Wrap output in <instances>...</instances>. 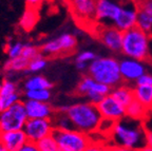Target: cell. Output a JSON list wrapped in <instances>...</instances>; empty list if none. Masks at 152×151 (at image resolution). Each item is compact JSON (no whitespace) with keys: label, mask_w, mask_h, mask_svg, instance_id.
<instances>
[{"label":"cell","mask_w":152,"mask_h":151,"mask_svg":"<svg viewBox=\"0 0 152 151\" xmlns=\"http://www.w3.org/2000/svg\"><path fill=\"white\" fill-rule=\"evenodd\" d=\"M57 112L66 113L71 120L73 128L87 134L98 132L102 117L96 105L91 103H77L56 108Z\"/></svg>","instance_id":"1"},{"label":"cell","mask_w":152,"mask_h":151,"mask_svg":"<svg viewBox=\"0 0 152 151\" xmlns=\"http://www.w3.org/2000/svg\"><path fill=\"white\" fill-rule=\"evenodd\" d=\"M151 36L137 26L124 32L121 52L124 55L140 62H151Z\"/></svg>","instance_id":"2"},{"label":"cell","mask_w":152,"mask_h":151,"mask_svg":"<svg viewBox=\"0 0 152 151\" xmlns=\"http://www.w3.org/2000/svg\"><path fill=\"white\" fill-rule=\"evenodd\" d=\"M88 75L110 88H116L123 83L119 62L114 57H97L88 67Z\"/></svg>","instance_id":"3"},{"label":"cell","mask_w":152,"mask_h":151,"mask_svg":"<svg viewBox=\"0 0 152 151\" xmlns=\"http://www.w3.org/2000/svg\"><path fill=\"white\" fill-rule=\"evenodd\" d=\"M111 136L115 139L116 142L115 145L132 149L142 148L140 146V143L145 141V133H144L142 125L134 127V126L128 125L123 119L115 123Z\"/></svg>","instance_id":"4"},{"label":"cell","mask_w":152,"mask_h":151,"mask_svg":"<svg viewBox=\"0 0 152 151\" xmlns=\"http://www.w3.org/2000/svg\"><path fill=\"white\" fill-rule=\"evenodd\" d=\"M53 136L60 151H85L92 143L90 135L76 129H55Z\"/></svg>","instance_id":"5"},{"label":"cell","mask_w":152,"mask_h":151,"mask_svg":"<svg viewBox=\"0 0 152 151\" xmlns=\"http://www.w3.org/2000/svg\"><path fill=\"white\" fill-rule=\"evenodd\" d=\"M76 47H77V39L75 36L69 33H64L43 43L40 47V53L48 58L68 56L73 54Z\"/></svg>","instance_id":"6"},{"label":"cell","mask_w":152,"mask_h":151,"mask_svg":"<svg viewBox=\"0 0 152 151\" xmlns=\"http://www.w3.org/2000/svg\"><path fill=\"white\" fill-rule=\"evenodd\" d=\"M112 88L100 84L93 79L90 75L83 76L75 89V94L83 96L88 99V103L97 105L104 96L111 94Z\"/></svg>","instance_id":"7"},{"label":"cell","mask_w":152,"mask_h":151,"mask_svg":"<svg viewBox=\"0 0 152 151\" xmlns=\"http://www.w3.org/2000/svg\"><path fill=\"white\" fill-rule=\"evenodd\" d=\"M28 120L23 100L0 113V132L23 130Z\"/></svg>","instance_id":"8"},{"label":"cell","mask_w":152,"mask_h":151,"mask_svg":"<svg viewBox=\"0 0 152 151\" xmlns=\"http://www.w3.org/2000/svg\"><path fill=\"white\" fill-rule=\"evenodd\" d=\"M66 2L73 18L79 24L90 26L97 24L95 18L96 0H66Z\"/></svg>","instance_id":"9"},{"label":"cell","mask_w":152,"mask_h":151,"mask_svg":"<svg viewBox=\"0 0 152 151\" xmlns=\"http://www.w3.org/2000/svg\"><path fill=\"white\" fill-rule=\"evenodd\" d=\"M54 125L52 118H28L23 131L28 142L37 143L45 136L53 134Z\"/></svg>","instance_id":"10"},{"label":"cell","mask_w":152,"mask_h":151,"mask_svg":"<svg viewBox=\"0 0 152 151\" xmlns=\"http://www.w3.org/2000/svg\"><path fill=\"white\" fill-rule=\"evenodd\" d=\"M94 33L96 38L100 43L113 52H121V45H123L124 32L115 28L112 24L104 26V24H96Z\"/></svg>","instance_id":"11"},{"label":"cell","mask_w":152,"mask_h":151,"mask_svg":"<svg viewBox=\"0 0 152 151\" xmlns=\"http://www.w3.org/2000/svg\"><path fill=\"white\" fill-rule=\"evenodd\" d=\"M121 12V4L116 0H96L95 18L98 24L112 26Z\"/></svg>","instance_id":"12"},{"label":"cell","mask_w":152,"mask_h":151,"mask_svg":"<svg viewBox=\"0 0 152 151\" xmlns=\"http://www.w3.org/2000/svg\"><path fill=\"white\" fill-rule=\"evenodd\" d=\"M119 2L121 4V12L113 26L121 32H126L136 26L137 7L135 0H119Z\"/></svg>","instance_id":"13"},{"label":"cell","mask_w":152,"mask_h":151,"mask_svg":"<svg viewBox=\"0 0 152 151\" xmlns=\"http://www.w3.org/2000/svg\"><path fill=\"white\" fill-rule=\"evenodd\" d=\"M22 96L23 93L19 90L18 85L10 78H4L0 83V113L17 103L22 102Z\"/></svg>","instance_id":"14"},{"label":"cell","mask_w":152,"mask_h":151,"mask_svg":"<svg viewBox=\"0 0 152 151\" xmlns=\"http://www.w3.org/2000/svg\"><path fill=\"white\" fill-rule=\"evenodd\" d=\"M98 111L102 118L119 122L126 117V108L119 104L111 94L104 96V98L96 105Z\"/></svg>","instance_id":"15"},{"label":"cell","mask_w":152,"mask_h":151,"mask_svg":"<svg viewBox=\"0 0 152 151\" xmlns=\"http://www.w3.org/2000/svg\"><path fill=\"white\" fill-rule=\"evenodd\" d=\"M119 70L123 81H136L145 74V66L142 62L136 59L127 58L119 62Z\"/></svg>","instance_id":"16"},{"label":"cell","mask_w":152,"mask_h":151,"mask_svg":"<svg viewBox=\"0 0 152 151\" xmlns=\"http://www.w3.org/2000/svg\"><path fill=\"white\" fill-rule=\"evenodd\" d=\"M28 118H52L56 113V109L50 103L23 100Z\"/></svg>","instance_id":"17"},{"label":"cell","mask_w":152,"mask_h":151,"mask_svg":"<svg viewBox=\"0 0 152 151\" xmlns=\"http://www.w3.org/2000/svg\"><path fill=\"white\" fill-rule=\"evenodd\" d=\"M0 142L9 149V151H18L28 143V137L23 130L0 132Z\"/></svg>","instance_id":"18"},{"label":"cell","mask_w":152,"mask_h":151,"mask_svg":"<svg viewBox=\"0 0 152 151\" xmlns=\"http://www.w3.org/2000/svg\"><path fill=\"white\" fill-rule=\"evenodd\" d=\"M39 20V13L38 9H33V7H26L24 10L23 14L19 18L18 26L24 32L32 31L37 24Z\"/></svg>","instance_id":"19"},{"label":"cell","mask_w":152,"mask_h":151,"mask_svg":"<svg viewBox=\"0 0 152 151\" xmlns=\"http://www.w3.org/2000/svg\"><path fill=\"white\" fill-rule=\"evenodd\" d=\"M53 84L42 75H32L26 78L23 83V91L33 90H51Z\"/></svg>","instance_id":"20"},{"label":"cell","mask_w":152,"mask_h":151,"mask_svg":"<svg viewBox=\"0 0 152 151\" xmlns=\"http://www.w3.org/2000/svg\"><path fill=\"white\" fill-rule=\"evenodd\" d=\"M28 65V60L22 56L13 59L7 58L2 65V72L5 74H14L20 73V72H24L26 73Z\"/></svg>","instance_id":"21"},{"label":"cell","mask_w":152,"mask_h":151,"mask_svg":"<svg viewBox=\"0 0 152 151\" xmlns=\"http://www.w3.org/2000/svg\"><path fill=\"white\" fill-rule=\"evenodd\" d=\"M111 95L125 108H127L135 99L133 89L127 86H118L116 88H113L111 91Z\"/></svg>","instance_id":"22"},{"label":"cell","mask_w":152,"mask_h":151,"mask_svg":"<svg viewBox=\"0 0 152 151\" xmlns=\"http://www.w3.org/2000/svg\"><path fill=\"white\" fill-rule=\"evenodd\" d=\"M149 113V109L145 107L136 99H134L130 105L126 108V117L133 120L145 119Z\"/></svg>","instance_id":"23"},{"label":"cell","mask_w":152,"mask_h":151,"mask_svg":"<svg viewBox=\"0 0 152 151\" xmlns=\"http://www.w3.org/2000/svg\"><path fill=\"white\" fill-rule=\"evenodd\" d=\"M134 98L148 109L152 106V86L136 85L133 88Z\"/></svg>","instance_id":"24"},{"label":"cell","mask_w":152,"mask_h":151,"mask_svg":"<svg viewBox=\"0 0 152 151\" xmlns=\"http://www.w3.org/2000/svg\"><path fill=\"white\" fill-rule=\"evenodd\" d=\"M23 97L28 100H36V102L49 103L52 92L51 90H33V91H23Z\"/></svg>","instance_id":"25"},{"label":"cell","mask_w":152,"mask_h":151,"mask_svg":"<svg viewBox=\"0 0 152 151\" xmlns=\"http://www.w3.org/2000/svg\"><path fill=\"white\" fill-rule=\"evenodd\" d=\"M47 66H48V57H45V55H42L40 53L35 58L28 60V68H26V73L36 74L38 72L45 70Z\"/></svg>","instance_id":"26"},{"label":"cell","mask_w":152,"mask_h":151,"mask_svg":"<svg viewBox=\"0 0 152 151\" xmlns=\"http://www.w3.org/2000/svg\"><path fill=\"white\" fill-rule=\"evenodd\" d=\"M137 11L136 26L150 35L152 32V15L147 12H144V11H140V10H137Z\"/></svg>","instance_id":"27"},{"label":"cell","mask_w":152,"mask_h":151,"mask_svg":"<svg viewBox=\"0 0 152 151\" xmlns=\"http://www.w3.org/2000/svg\"><path fill=\"white\" fill-rule=\"evenodd\" d=\"M52 122L55 129H61V130L74 129L71 120H70V118L68 117V115L66 113H61V112L56 111V113L52 117Z\"/></svg>","instance_id":"28"},{"label":"cell","mask_w":152,"mask_h":151,"mask_svg":"<svg viewBox=\"0 0 152 151\" xmlns=\"http://www.w3.org/2000/svg\"><path fill=\"white\" fill-rule=\"evenodd\" d=\"M24 43H19V41H7L5 45V54L7 55L10 59L18 58L22 56V51H23Z\"/></svg>","instance_id":"29"},{"label":"cell","mask_w":152,"mask_h":151,"mask_svg":"<svg viewBox=\"0 0 152 151\" xmlns=\"http://www.w3.org/2000/svg\"><path fill=\"white\" fill-rule=\"evenodd\" d=\"M36 145H37L39 151H59L56 139L53 136V134L40 139L39 142L36 143Z\"/></svg>","instance_id":"30"},{"label":"cell","mask_w":152,"mask_h":151,"mask_svg":"<svg viewBox=\"0 0 152 151\" xmlns=\"http://www.w3.org/2000/svg\"><path fill=\"white\" fill-rule=\"evenodd\" d=\"M39 54H40V48H38L35 45H32V43H24L22 57H24L28 60H31Z\"/></svg>","instance_id":"31"},{"label":"cell","mask_w":152,"mask_h":151,"mask_svg":"<svg viewBox=\"0 0 152 151\" xmlns=\"http://www.w3.org/2000/svg\"><path fill=\"white\" fill-rule=\"evenodd\" d=\"M96 58H97V56L92 51H83L75 57V62H83V64L90 65Z\"/></svg>","instance_id":"32"},{"label":"cell","mask_w":152,"mask_h":151,"mask_svg":"<svg viewBox=\"0 0 152 151\" xmlns=\"http://www.w3.org/2000/svg\"><path fill=\"white\" fill-rule=\"evenodd\" d=\"M85 151H110V145L104 142H93Z\"/></svg>","instance_id":"33"},{"label":"cell","mask_w":152,"mask_h":151,"mask_svg":"<svg viewBox=\"0 0 152 151\" xmlns=\"http://www.w3.org/2000/svg\"><path fill=\"white\" fill-rule=\"evenodd\" d=\"M137 10L147 12L152 15V0H135Z\"/></svg>","instance_id":"34"},{"label":"cell","mask_w":152,"mask_h":151,"mask_svg":"<svg viewBox=\"0 0 152 151\" xmlns=\"http://www.w3.org/2000/svg\"><path fill=\"white\" fill-rule=\"evenodd\" d=\"M136 85L142 86H152V75L145 73L142 76H140L137 80L135 81Z\"/></svg>","instance_id":"35"},{"label":"cell","mask_w":152,"mask_h":151,"mask_svg":"<svg viewBox=\"0 0 152 151\" xmlns=\"http://www.w3.org/2000/svg\"><path fill=\"white\" fill-rule=\"evenodd\" d=\"M18 151H39V149H38L36 143L28 142V143H26V145H23Z\"/></svg>","instance_id":"36"},{"label":"cell","mask_w":152,"mask_h":151,"mask_svg":"<svg viewBox=\"0 0 152 151\" xmlns=\"http://www.w3.org/2000/svg\"><path fill=\"white\" fill-rule=\"evenodd\" d=\"M144 127V133H145V142L147 144V146L152 147V130L147 129L145 126Z\"/></svg>","instance_id":"37"},{"label":"cell","mask_w":152,"mask_h":151,"mask_svg":"<svg viewBox=\"0 0 152 151\" xmlns=\"http://www.w3.org/2000/svg\"><path fill=\"white\" fill-rule=\"evenodd\" d=\"M45 0H26L28 7H33V9H38L43 3Z\"/></svg>","instance_id":"38"},{"label":"cell","mask_w":152,"mask_h":151,"mask_svg":"<svg viewBox=\"0 0 152 151\" xmlns=\"http://www.w3.org/2000/svg\"><path fill=\"white\" fill-rule=\"evenodd\" d=\"M110 151H137V149L127 148V147L118 146V145H110Z\"/></svg>","instance_id":"39"},{"label":"cell","mask_w":152,"mask_h":151,"mask_svg":"<svg viewBox=\"0 0 152 151\" xmlns=\"http://www.w3.org/2000/svg\"><path fill=\"white\" fill-rule=\"evenodd\" d=\"M75 66H76V68H77V70H79V71H85L86 69L88 70L89 65L83 64V62H75Z\"/></svg>","instance_id":"40"},{"label":"cell","mask_w":152,"mask_h":151,"mask_svg":"<svg viewBox=\"0 0 152 151\" xmlns=\"http://www.w3.org/2000/svg\"><path fill=\"white\" fill-rule=\"evenodd\" d=\"M137 151H152V147H150V146H144V147H142V148H140V149H137Z\"/></svg>","instance_id":"41"},{"label":"cell","mask_w":152,"mask_h":151,"mask_svg":"<svg viewBox=\"0 0 152 151\" xmlns=\"http://www.w3.org/2000/svg\"><path fill=\"white\" fill-rule=\"evenodd\" d=\"M0 151H9V149H7L1 142H0Z\"/></svg>","instance_id":"42"},{"label":"cell","mask_w":152,"mask_h":151,"mask_svg":"<svg viewBox=\"0 0 152 151\" xmlns=\"http://www.w3.org/2000/svg\"><path fill=\"white\" fill-rule=\"evenodd\" d=\"M150 56H151V62H152V47L150 45Z\"/></svg>","instance_id":"43"},{"label":"cell","mask_w":152,"mask_h":151,"mask_svg":"<svg viewBox=\"0 0 152 151\" xmlns=\"http://www.w3.org/2000/svg\"><path fill=\"white\" fill-rule=\"evenodd\" d=\"M149 112H152V106H151V107H150V108H149Z\"/></svg>","instance_id":"44"},{"label":"cell","mask_w":152,"mask_h":151,"mask_svg":"<svg viewBox=\"0 0 152 151\" xmlns=\"http://www.w3.org/2000/svg\"><path fill=\"white\" fill-rule=\"evenodd\" d=\"M64 1H66V0H64Z\"/></svg>","instance_id":"45"},{"label":"cell","mask_w":152,"mask_h":151,"mask_svg":"<svg viewBox=\"0 0 152 151\" xmlns=\"http://www.w3.org/2000/svg\"><path fill=\"white\" fill-rule=\"evenodd\" d=\"M59 151H60V150H59Z\"/></svg>","instance_id":"46"}]
</instances>
